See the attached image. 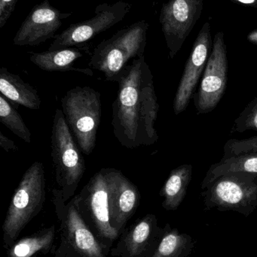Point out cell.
<instances>
[{
	"mask_svg": "<svg viewBox=\"0 0 257 257\" xmlns=\"http://www.w3.org/2000/svg\"><path fill=\"white\" fill-rule=\"evenodd\" d=\"M116 82L119 88L112 106L115 137L128 149L156 143L158 135L155 124L159 104L153 75L145 56L134 59L127 65Z\"/></svg>",
	"mask_w": 257,
	"mask_h": 257,
	"instance_id": "6da1fadb",
	"label": "cell"
},
{
	"mask_svg": "<svg viewBox=\"0 0 257 257\" xmlns=\"http://www.w3.org/2000/svg\"><path fill=\"white\" fill-rule=\"evenodd\" d=\"M45 202L43 164L36 161L23 175L11 200L3 225V247L9 249L29 223L39 214Z\"/></svg>",
	"mask_w": 257,
	"mask_h": 257,
	"instance_id": "7a4b0ae2",
	"label": "cell"
},
{
	"mask_svg": "<svg viewBox=\"0 0 257 257\" xmlns=\"http://www.w3.org/2000/svg\"><path fill=\"white\" fill-rule=\"evenodd\" d=\"M149 24L145 20L119 30L97 45L91 56V69L104 74L108 81H117L131 60L144 55Z\"/></svg>",
	"mask_w": 257,
	"mask_h": 257,
	"instance_id": "3957f363",
	"label": "cell"
},
{
	"mask_svg": "<svg viewBox=\"0 0 257 257\" xmlns=\"http://www.w3.org/2000/svg\"><path fill=\"white\" fill-rule=\"evenodd\" d=\"M51 148L57 189L66 203L75 196L86 166L79 147L69 130L63 111L59 108L56 109L53 118Z\"/></svg>",
	"mask_w": 257,
	"mask_h": 257,
	"instance_id": "277c9868",
	"label": "cell"
},
{
	"mask_svg": "<svg viewBox=\"0 0 257 257\" xmlns=\"http://www.w3.org/2000/svg\"><path fill=\"white\" fill-rule=\"evenodd\" d=\"M52 201L59 223V244L54 257H108L96 235L78 212L73 198L68 202L53 189Z\"/></svg>",
	"mask_w": 257,
	"mask_h": 257,
	"instance_id": "5b68a950",
	"label": "cell"
},
{
	"mask_svg": "<svg viewBox=\"0 0 257 257\" xmlns=\"http://www.w3.org/2000/svg\"><path fill=\"white\" fill-rule=\"evenodd\" d=\"M72 198L83 220L109 256L119 235L110 221L108 169H101L95 174L80 193Z\"/></svg>",
	"mask_w": 257,
	"mask_h": 257,
	"instance_id": "8992f818",
	"label": "cell"
},
{
	"mask_svg": "<svg viewBox=\"0 0 257 257\" xmlns=\"http://www.w3.org/2000/svg\"><path fill=\"white\" fill-rule=\"evenodd\" d=\"M65 120L81 152L90 155L96 145L101 118V93L90 87H75L60 100Z\"/></svg>",
	"mask_w": 257,
	"mask_h": 257,
	"instance_id": "52a82bcc",
	"label": "cell"
},
{
	"mask_svg": "<svg viewBox=\"0 0 257 257\" xmlns=\"http://www.w3.org/2000/svg\"><path fill=\"white\" fill-rule=\"evenodd\" d=\"M202 190L201 196L208 209L236 211L248 217L257 207V173L226 174Z\"/></svg>",
	"mask_w": 257,
	"mask_h": 257,
	"instance_id": "ba28073f",
	"label": "cell"
},
{
	"mask_svg": "<svg viewBox=\"0 0 257 257\" xmlns=\"http://www.w3.org/2000/svg\"><path fill=\"white\" fill-rule=\"evenodd\" d=\"M227 82V50L224 34L218 32L214 37L199 90L193 95L198 114H208L215 109L226 92Z\"/></svg>",
	"mask_w": 257,
	"mask_h": 257,
	"instance_id": "9c48e42d",
	"label": "cell"
},
{
	"mask_svg": "<svg viewBox=\"0 0 257 257\" xmlns=\"http://www.w3.org/2000/svg\"><path fill=\"white\" fill-rule=\"evenodd\" d=\"M132 5L119 1L114 4L103 3L97 6L93 18L71 24L54 38L48 51L75 48L89 42L103 32L110 30L122 21L131 10Z\"/></svg>",
	"mask_w": 257,
	"mask_h": 257,
	"instance_id": "30bf717a",
	"label": "cell"
},
{
	"mask_svg": "<svg viewBox=\"0 0 257 257\" xmlns=\"http://www.w3.org/2000/svg\"><path fill=\"white\" fill-rule=\"evenodd\" d=\"M203 8L204 0H169L163 4L159 21L172 60L200 18Z\"/></svg>",
	"mask_w": 257,
	"mask_h": 257,
	"instance_id": "8fae6325",
	"label": "cell"
},
{
	"mask_svg": "<svg viewBox=\"0 0 257 257\" xmlns=\"http://www.w3.org/2000/svg\"><path fill=\"white\" fill-rule=\"evenodd\" d=\"M211 24L206 22L195 41L175 94L173 109L176 115L184 112L189 106L198 83L206 67L211 54Z\"/></svg>",
	"mask_w": 257,
	"mask_h": 257,
	"instance_id": "7c38bea8",
	"label": "cell"
},
{
	"mask_svg": "<svg viewBox=\"0 0 257 257\" xmlns=\"http://www.w3.org/2000/svg\"><path fill=\"white\" fill-rule=\"evenodd\" d=\"M164 227L158 224L156 216L147 214L125 228L110 250L113 257H149L155 250Z\"/></svg>",
	"mask_w": 257,
	"mask_h": 257,
	"instance_id": "4fadbf2b",
	"label": "cell"
},
{
	"mask_svg": "<svg viewBox=\"0 0 257 257\" xmlns=\"http://www.w3.org/2000/svg\"><path fill=\"white\" fill-rule=\"evenodd\" d=\"M71 15L72 13H62L53 7L50 0H44L30 11L14 38V45L37 46L55 37L62 21Z\"/></svg>",
	"mask_w": 257,
	"mask_h": 257,
	"instance_id": "5bb4252c",
	"label": "cell"
},
{
	"mask_svg": "<svg viewBox=\"0 0 257 257\" xmlns=\"http://www.w3.org/2000/svg\"><path fill=\"white\" fill-rule=\"evenodd\" d=\"M110 180V221L120 235L140 205V193L121 171L108 169Z\"/></svg>",
	"mask_w": 257,
	"mask_h": 257,
	"instance_id": "9a60e30c",
	"label": "cell"
},
{
	"mask_svg": "<svg viewBox=\"0 0 257 257\" xmlns=\"http://www.w3.org/2000/svg\"><path fill=\"white\" fill-rule=\"evenodd\" d=\"M58 230L55 225L17 240L6 250V257H39L53 254Z\"/></svg>",
	"mask_w": 257,
	"mask_h": 257,
	"instance_id": "2e32d148",
	"label": "cell"
},
{
	"mask_svg": "<svg viewBox=\"0 0 257 257\" xmlns=\"http://www.w3.org/2000/svg\"><path fill=\"white\" fill-rule=\"evenodd\" d=\"M81 50L84 48H67L63 49L33 53L30 61L43 71L47 72H77L86 75H93L91 69L74 67V63L82 57Z\"/></svg>",
	"mask_w": 257,
	"mask_h": 257,
	"instance_id": "e0dca14e",
	"label": "cell"
},
{
	"mask_svg": "<svg viewBox=\"0 0 257 257\" xmlns=\"http://www.w3.org/2000/svg\"><path fill=\"white\" fill-rule=\"evenodd\" d=\"M0 92L6 99L18 105L29 109H40L42 101L37 90L5 67L0 70Z\"/></svg>",
	"mask_w": 257,
	"mask_h": 257,
	"instance_id": "ac0fdd59",
	"label": "cell"
},
{
	"mask_svg": "<svg viewBox=\"0 0 257 257\" xmlns=\"http://www.w3.org/2000/svg\"><path fill=\"white\" fill-rule=\"evenodd\" d=\"M192 178L193 166L190 164L181 165L170 172L159 193L164 209L175 211L179 208L185 199Z\"/></svg>",
	"mask_w": 257,
	"mask_h": 257,
	"instance_id": "d6986e66",
	"label": "cell"
},
{
	"mask_svg": "<svg viewBox=\"0 0 257 257\" xmlns=\"http://www.w3.org/2000/svg\"><path fill=\"white\" fill-rule=\"evenodd\" d=\"M194 244L190 235L181 233L167 223L155 250L149 257H188Z\"/></svg>",
	"mask_w": 257,
	"mask_h": 257,
	"instance_id": "ffe728a7",
	"label": "cell"
},
{
	"mask_svg": "<svg viewBox=\"0 0 257 257\" xmlns=\"http://www.w3.org/2000/svg\"><path fill=\"white\" fill-rule=\"evenodd\" d=\"M232 172L257 173V155H238L229 158H222L218 163L210 167L202 182L201 188L204 190L216 178Z\"/></svg>",
	"mask_w": 257,
	"mask_h": 257,
	"instance_id": "44dd1931",
	"label": "cell"
},
{
	"mask_svg": "<svg viewBox=\"0 0 257 257\" xmlns=\"http://www.w3.org/2000/svg\"><path fill=\"white\" fill-rule=\"evenodd\" d=\"M0 121L26 143H31V133L25 122L3 95L0 96Z\"/></svg>",
	"mask_w": 257,
	"mask_h": 257,
	"instance_id": "7402d4cb",
	"label": "cell"
},
{
	"mask_svg": "<svg viewBox=\"0 0 257 257\" xmlns=\"http://www.w3.org/2000/svg\"><path fill=\"white\" fill-rule=\"evenodd\" d=\"M246 154L257 155V136L245 139H230L223 147V158Z\"/></svg>",
	"mask_w": 257,
	"mask_h": 257,
	"instance_id": "603a6c76",
	"label": "cell"
},
{
	"mask_svg": "<svg viewBox=\"0 0 257 257\" xmlns=\"http://www.w3.org/2000/svg\"><path fill=\"white\" fill-rule=\"evenodd\" d=\"M248 130L257 132V97L249 102L235 119L232 133H242Z\"/></svg>",
	"mask_w": 257,
	"mask_h": 257,
	"instance_id": "cb8c5ba5",
	"label": "cell"
},
{
	"mask_svg": "<svg viewBox=\"0 0 257 257\" xmlns=\"http://www.w3.org/2000/svg\"><path fill=\"white\" fill-rule=\"evenodd\" d=\"M18 0H0V29L6 25L15 11Z\"/></svg>",
	"mask_w": 257,
	"mask_h": 257,
	"instance_id": "d4e9b609",
	"label": "cell"
},
{
	"mask_svg": "<svg viewBox=\"0 0 257 257\" xmlns=\"http://www.w3.org/2000/svg\"><path fill=\"white\" fill-rule=\"evenodd\" d=\"M0 147L6 152L10 151H18V148L13 141L11 140L7 136H4L2 132H0Z\"/></svg>",
	"mask_w": 257,
	"mask_h": 257,
	"instance_id": "484cf974",
	"label": "cell"
},
{
	"mask_svg": "<svg viewBox=\"0 0 257 257\" xmlns=\"http://www.w3.org/2000/svg\"><path fill=\"white\" fill-rule=\"evenodd\" d=\"M237 4H241L244 6L257 8V0H230Z\"/></svg>",
	"mask_w": 257,
	"mask_h": 257,
	"instance_id": "4316f807",
	"label": "cell"
},
{
	"mask_svg": "<svg viewBox=\"0 0 257 257\" xmlns=\"http://www.w3.org/2000/svg\"><path fill=\"white\" fill-rule=\"evenodd\" d=\"M247 39L250 43L257 45V29L253 30V31L250 32V33L247 35Z\"/></svg>",
	"mask_w": 257,
	"mask_h": 257,
	"instance_id": "83f0119b",
	"label": "cell"
}]
</instances>
